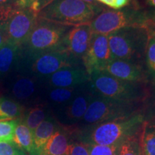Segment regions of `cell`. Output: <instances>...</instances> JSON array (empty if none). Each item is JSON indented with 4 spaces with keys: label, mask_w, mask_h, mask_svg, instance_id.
Wrapping results in <instances>:
<instances>
[{
    "label": "cell",
    "mask_w": 155,
    "mask_h": 155,
    "mask_svg": "<svg viewBox=\"0 0 155 155\" xmlns=\"http://www.w3.org/2000/svg\"><path fill=\"white\" fill-rule=\"evenodd\" d=\"M144 116L137 113L91 126L79 137L88 144L113 145L121 143L140 130Z\"/></svg>",
    "instance_id": "obj_1"
},
{
    "label": "cell",
    "mask_w": 155,
    "mask_h": 155,
    "mask_svg": "<svg viewBox=\"0 0 155 155\" xmlns=\"http://www.w3.org/2000/svg\"><path fill=\"white\" fill-rule=\"evenodd\" d=\"M101 11L100 5H92L81 0H54L38 13V17L57 24L75 27L90 25Z\"/></svg>",
    "instance_id": "obj_2"
},
{
    "label": "cell",
    "mask_w": 155,
    "mask_h": 155,
    "mask_svg": "<svg viewBox=\"0 0 155 155\" xmlns=\"http://www.w3.org/2000/svg\"><path fill=\"white\" fill-rule=\"evenodd\" d=\"M89 82L93 94L105 98L137 104L145 96L141 82L121 80L106 71L93 73Z\"/></svg>",
    "instance_id": "obj_3"
},
{
    "label": "cell",
    "mask_w": 155,
    "mask_h": 155,
    "mask_svg": "<svg viewBox=\"0 0 155 155\" xmlns=\"http://www.w3.org/2000/svg\"><path fill=\"white\" fill-rule=\"evenodd\" d=\"M38 14L16 5L0 7V30L7 42L20 46L27 42L35 26Z\"/></svg>",
    "instance_id": "obj_4"
},
{
    "label": "cell",
    "mask_w": 155,
    "mask_h": 155,
    "mask_svg": "<svg viewBox=\"0 0 155 155\" xmlns=\"http://www.w3.org/2000/svg\"><path fill=\"white\" fill-rule=\"evenodd\" d=\"M148 33L144 27H128L108 35L112 60L135 61L142 56L147 48Z\"/></svg>",
    "instance_id": "obj_5"
},
{
    "label": "cell",
    "mask_w": 155,
    "mask_h": 155,
    "mask_svg": "<svg viewBox=\"0 0 155 155\" xmlns=\"http://www.w3.org/2000/svg\"><path fill=\"white\" fill-rule=\"evenodd\" d=\"M69 26L49 22L38 17L35 26L24 47L31 58L45 52L65 48L64 41Z\"/></svg>",
    "instance_id": "obj_6"
},
{
    "label": "cell",
    "mask_w": 155,
    "mask_h": 155,
    "mask_svg": "<svg viewBox=\"0 0 155 155\" xmlns=\"http://www.w3.org/2000/svg\"><path fill=\"white\" fill-rule=\"evenodd\" d=\"M136 104L121 101L94 94L83 120L92 126L137 114Z\"/></svg>",
    "instance_id": "obj_7"
},
{
    "label": "cell",
    "mask_w": 155,
    "mask_h": 155,
    "mask_svg": "<svg viewBox=\"0 0 155 155\" xmlns=\"http://www.w3.org/2000/svg\"><path fill=\"white\" fill-rule=\"evenodd\" d=\"M147 19L131 9H104L90 23L93 33L108 35L128 27H144Z\"/></svg>",
    "instance_id": "obj_8"
},
{
    "label": "cell",
    "mask_w": 155,
    "mask_h": 155,
    "mask_svg": "<svg viewBox=\"0 0 155 155\" xmlns=\"http://www.w3.org/2000/svg\"><path fill=\"white\" fill-rule=\"evenodd\" d=\"M32 70L38 75H50L59 70L79 65L75 58L65 48L50 50L32 57Z\"/></svg>",
    "instance_id": "obj_9"
},
{
    "label": "cell",
    "mask_w": 155,
    "mask_h": 155,
    "mask_svg": "<svg viewBox=\"0 0 155 155\" xmlns=\"http://www.w3.org/2000/svg\"><path fill=\"white\" fill-rule=\"evenodd\" d=\"M81 60L89 75L105 71L108 63L112 61L108 35L93 34L90 46Z\"/></svg>",
    "instance_id": "obj_10"
},
{
    "label": "cell",
    "mask_w": 155,
    "mask_h": 155,
    "mask_svg": "<svg viewBox=\"0 0 155 155\" xmlns=\"http://www.w3.org/2000/svg\"><path fill=\"white\" fill-rule=\"evenodd\" d=\"M93 34L90 25L71 28L65 36V48L75 58L81 60L90 46Z\"/></svg>",
    "instance_id": "obj_11"
},
{
    "label": "cell",
    "mask_w": 155,
    "mask_h": 155,
    "mask_svg": "<svg viewBox=\"0 0 155 155\" xmlns=\"http://www.w3.org/2000/svg\"><path fill=\"white\" fill-rule=\"evenodd\" d=\"M49 84L55 88H75L90 81L84 67L75 65L58 71L49 76Z\"/></svg>",
    "instance_id": "obj_12"
},
{
    "label": "cell",
    "mask_w": 155,
    "mask_h": 155,
    "mask_svg": "<svg viewBox=\"0 0 155 155\" xmlns=\"http://www.w3.org/2000/svg\"><path fill=\"white\" fill-rule=\"evenodd\" d=\"M116 78L131 82H141L144 80L142 68L137 61L114 59L108 63L105 71Z\"/></svg>",
    "instance_id": "obj_13"
},
{
    "label": "cell",
    "mask_w": 155,
    "mask_h": 155,
    "mask_svg": "<svg viewBox=\"0 0 155 155\" xmlns=\"http://www.w3.org/2000/svg\"><path fill=\"white\" fill-rule=\"evenodd\" d=\"M69 145L68 131L57 129L48 140L40 155H66Z\"/></svg>",
    "instance_id": "obj_14"
},
{
    "label": "cell",
    "mask_w": 155,
    "mask_h": 155,
    "mask_svg": "<svg viewBox=\"0 0 155 155\" xmlns=\"http://www.w3.org/2000/svg\"><path fill=\"white\" fill-rule=\"evenodd\" d=\"M58 128L55 121L51 118L45 119L32 132L33 142L37 155H40L48 140Z\"/></svg>",
    "instance_id": "obj_15"
},
{
    "label": "cell",
    "mask_w": 155,
    "mask_h": 155,
    "mask_svg": "<svg viewBox=\"0 0 155 155\" xmlns=\"http://www.w3.org/2000/svg\"><path fill=\"white\" fill-rule=\"evenodd\" d=\"M93 97V93H83L78 96L75 95L67 108L66 114L68 117L70 119L76 121L82 119Z\"/></svg>",
    "instance_id": "obj_16"
},
{
    "label": "cell",
    "mask_w": 155,
    "mask_h": 155,
    "mask_svg": "<svg viewBox=\"0 0 155 155\" xmlns=\"http://www.w3.org/2000/svg\"><path fill=\"white\" fill-rule=\"evenodd\" d=\"M20 46L6 42L0 48V76L7 74L12 68L21 50Z\"/></svg>",
    "instance_id": "obj_17"
},
{
    "label": "cell",
    "mask_w": 155,
    "mask_h": 155,
    "mask_svg": "<svg viewBox=\"0 0 155 155\" xmlns=\"http://www.w3.org/2000/svg\"><path fill=\"white\" fill-rule=\"evenodd\" d=\"M141 155H155V123L144 121L139 132Z\"/></svg>",
    "instance_id": "obj_18"
},
{
    "label": "cell",
    "mask_w": 155,
    "mask_h": 155,
    "mask_svg": "<svg viewBox=\"0 0 155 155\" xmlns=\"http://www.w3.org/2000/svg\"><path fill=\"white\" fill-rule=\"evenodd\" d=\"M13 141L21 150L30 155H37L33 142L32 132L22 121L15 129Z\"/></svg>",
    "instance_id": "obj_19"
},
{
    "label": "cell",
    "mask_w": 155,
    "mask_h": 155,
    "mask_svg": "<svg viewBox=\"0 0 155 155\" xmlns=\"http://www.w3.org/2000/svg\"><path fill=\"white\" fill-rule=\"evenodd\" d=\"M23 114V107L15 101L0 97V121L19 119Z\"/></svg>",
    "instance_id": "obj_20"
},
{
    "label": "cell",
    "mask_w": 155,
    "mask_h": 155,
    "mask_svg": "<svg viewBox=\"0 0 155 155\" xmlns=\"http://www.w3.org/2000/svg\"><path fill=\"white\" fill-rule=\"evenodd\" d=\"M46 118V110L43 106L39 105L31 108L23 117L22 122L33 132Z\"/></svg>",
    "instance_id": "obj_21"
},
{
    "label": "cell",
    "mask_w": 155,
    "mask_h": 155,
    "mask_svg": "<svg viewBox=\"0 0 155 155\" xmlns=\"http://www.w3.org/2000/svg\"><path fill=\"white\" fill-rule=\"evenodd\" d=\"M35 91V83L29 78H21L15 83L12 88V94L20 100L28 99Z\"/></svg>",
    "instance_id": "obj_22"
},
{
    "label": "cell",
    "mask_w": 155,
    "mask_h": 155,
    "mask_svg": "<svg viewBox=\"0 0 155 155\" xmlns=\"http://www.w3.org/2000/svg\"><path fill=\"white\" fill-rule=\"evenodd\" d=\"M139 132L140 130L122 141L117 155H141L139 144Z\"/></svg>",
    "instance_id": "obj_23"
},
{
    "label": "cell",
    "mask_w": 155,
    "mask_h": 155,
    "mask_svg": "<svg viewBox=\"0 0 155 155\" xmlns=\"http://www.w3.org/2000/svg\"><path fill=\"white\" fill-rule=\"evenodd\" d=\"M20 119L8 121H0V143L13 141L15 129Z\"/></svg>",
    "instance_id": "obj_24"
},
{
    "label": "cell",
    "mask_w": 155,
    "mask_h": 155,
    "mask_svg": "<svg viewBox=\"0 0 155 155\" xmlns=\"http://www.w3.org/2000/svg\"><path fill=\"white\" fill-rule=\"evenodd\" d=\"M76 95L75 88H56L50 93V98L53 102L63 104Z\"/></svg>",
    "instance_id": "obj_25"
},
{
    "label": "cell",
    "mask_w": 155,
    "mask_h": 155,
    "mask_svg": "<svg viewBox=\"0 0 155 155\" xmlns=\"http://www.w3.org/2000/svg\"><path fill=\"white\" fill-rule=\"evenodd\" d=\"M121 143L113 145H89V155H117Z\"/></svg>",
    "instance_id": "obj_26"
},
{
    "label": "cell",
    "mask_w": 155,
    "mask_h": 155,
    "mask_svg": "<svg viewBox=\"0 0 155 155\" xmlns=\"http://www.w3.org/2000/svg\"><path fill=\"white\" fill-rule=\"evenodd\" d=\"M0 155H28L13 141L0 143Z\"/></svg>",
    "instance_id": "obj_27"
},
{
    "label": "cell",
    "mask_w": 155,
    "mask_h": 155,
    "mask_svg": "<svg viewBox=\"0 0 155 155\" xmlns=\"http://www.w3.org/2000/svg\"><path fill=\"white\" fill-rule=\"evenodd\" d=\"M146 51L147 63L149 68L155 72V39L152 36L148 37Z\"/></svg>",
    "instance_id": "obj_28"
},
{
    "label": "cell",
    "mask_w": 155,
    "mask_h": 155,
    "mask_svg": "<svg viewBox=\"0 0 155 155\" xmlns=\"http://www.w3.org/2000/svg\"><path fill=\"white\" fill-rule=\"evenodd\" d=\"M66 155H89V145L82 141L71 143Z\"/></svg>",
    "instance_id": "obj_29"
},
{
    "label": "cell",
    "mask_w": 155,
    "mask_h": 155,
    "mask_svg": "<svg viewBox=\"0 0 155 155\" xmlns=\"http://www.w3.org/2000/svg\"><path fill=\"white\" fill-rule=\"evenodd\" d=\"M114 9H119L128 5L129 0H96Z\"/></svg>",
    "instance_id": "obj_30"
},
{
    "label": "cell",
    "mask_w": 155,
    "mask_h": 155,
    "mask_svg": "<svg viewBox=\"0 0 155 155\" xmlns=\"http://www.w3.org/2000/svg\"><path fill=\"white\" fill-rule=\"evenodd\" d=\"M16 5L21 8L31 9V10L35 12L38 14L36 11L37 0H18L16 3Z\"/></svg>",
    "instance_id": "obj_31"
},
{
    "label": "cell",
    "mask_w": 155,
    "mask_h": 155,
    "mask_svg": "<svg viewBox=\"0 0 155 155\" xmlns=\"http://www.w3.org/2000/svg\"><path fill=\"white\" fill-rule=\"evenodd\" d=\"M54 0H37V8L36 11L38 14L40 11L45 8L47 6L52 3Z\"/></svg>",
    "instance_id": "obj_32"
},
{
    "label": "cell",
    "mask_w": 155,
    "mask_h": 155,
    "mask_svg": "<svg viewBox=\"0 0 155 155\" xmlns=\"http://www.w3.org/2000/svg\"><path fill=\"white\" fill-rule=\"evenodd\" d=\"M12 5H15V0H0V7Z\"/></svg>",
    "instance_id": "obj_33"
},
{
    "label": "cell",
    "mask_w": 155,
    "mask_h": 155,
    "mask_svg": "<svg viewBox=\"0 0 155 155\" xmlns=\"http://www.w3.org/2000/svg\"><path fill=\"white\" fill-rule=\"evenodd\" d=\"M6 42H7V40H6L4 34L1 32V30H0V48L2 47L5 44Z\"/></svg>",
    "instance_id": "obj_34"
},
{
    "label": "cell",
    "mask_w": 155,
    "mask_h": 155,
    "mask_svg": "<svg viewBox=\"0 0 155 155\" xmlns=\"http://www.w3.org/2000/svg\"><path fill=\"white\" fill-rule=\"evenodd\" d=\"M81 1L90 4V5H99L98 4V2H97L96 0H81Z\"/></svg>",
    "instance_id": "obj_35"
},
{
    "label": "cell",
    "mask_w": 155,
    "mask_h": 155,
    "mask_svg": "<svg viewBox=\"0 0 155 155\" xmlns=\"http://www.w3.org/2000/svg\"><path fill=\"white\" fill-rule=\"evenodd\" d=\"M148 3L150 4V5L153 6V7H155V0H147Z\"/></svg>",
    "instance_id": "obj_36"
},
{
    "label": "cell",
    "mask_w": 155,
    "mask_h": 155,
    "mask_svg": "<svg viewBox=\"0 0 155 155\" xmlns=\"http://www.w3.org/2000/svg\"><path fill=\"white\" fill-rule=\"evenodd\" d=\"M17 1H18V0H15V5H16V3L17 2Z\"/></svg>",
    "instance_id": "obj_37"
},
{
    "label": "cell",
    "mask_w": 155,
    "mask_h": 155,
    "mask_svg": "<svg viewBox=\"0 0 155 155\" xmlns=\"http://www.w3.org/2000/svg\"></svg>",
    "instance_id": "obj_38"
}]
</instances>
